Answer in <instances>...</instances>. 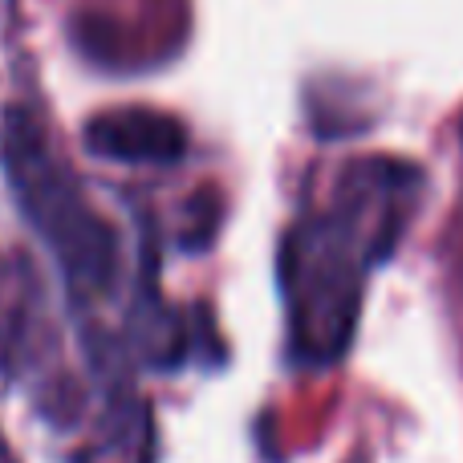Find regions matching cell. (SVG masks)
<instances>
[{
    "label": "cell",
    "mask_w": 463,
    "mask_h": 463,
    "mask_svg": "<svg viewBox=\"0 0 463 463\" xmlns=\"http://www.w3.org/2000/svg\"><path fill=\"white\" fill-rule=\"evenodd\" d=\"M0 167H5V179L24 220L53 252L73 301L110 293L114 277H118V240L94 216L73 171L49 151L41 122L33 114H5Z\"/></svg>",
    "instance_id": "6da1fadb"
},
{
    "label": "cell",
    "mask_w": 463,
    "mask_h": 463,
    "mask_svg": "<svg viewBox=\"0 0 463 463\" xmlns=\"http://www.w3.org/2000/svg\"><path fill=\"white\" fill-rule=\"evenodd\" d=\"M366 252L334 216H313L288 232L280 248L293 342L305 358L329 362L345 350L358 321Z\"/></svg>",
    "instance_id": "7a4b0ae2"
},
{
    "label": "cell",
    "mask_w": 463,
    "mask_h": 463,
    "mask_svg": "<svg viewBox=\"0 0 463 463\" xmlns=\"http://www.w3.org/2000/svg\"><path fill=\"white\" fill-rule=\"evenodd\" d=\"M419 195V171L394 159H362L345 167L337 187L334 220L354 236L366 260L391 252L394 236L402 232L407 208Z\"/></svg>",
    "instance_id": "3957f363"
},
{
    "label": "cell",
    "mask_w": 463,
    "mask_h": 463,
    "mask_svg": "<svg viewBox=\"0 0 463 463\" xmlns=\"http://www.w3.org/2000/svg\"><path fill=\"white\" fill-rule=\"evenodd\" d=\"M90 155L106 163H151V167H171L187 155V130L179 118L151 106H118L102 110L86 122L81 135Z\"/></svg>",
    "instance_id": "277c9868"
}]
</instances>
